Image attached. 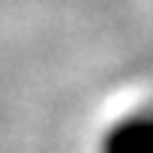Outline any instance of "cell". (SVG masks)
<instances>
[{
    "instance_id": "obj_1",
    "label": "cell",
    "mask_w": 153,
    "mask_h": 153,
    "mask_svg": "<svg viewBox=\"0 0 153 153\" xmlns=\"http://www.w3.org/2000/svg\"><path fill=\"white\" fill-rule=\"evenodd\" d=\"M96 153H153V99L108 120L96 138Z\"/></svg>"
}]
</instances>
